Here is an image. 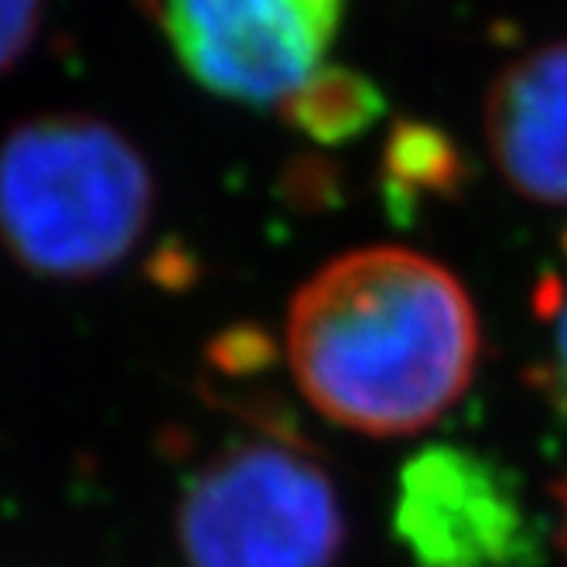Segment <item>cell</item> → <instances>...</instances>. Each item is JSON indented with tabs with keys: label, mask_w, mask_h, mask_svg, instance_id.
I'll return each instance as SVG.
<instances>
[{
	"label": "cell",
	"mask_w": 567,
	"mask_h": 567,
	"mask_svg": "<svg viewBox=\"0 0 567 567\" xmlns=\"http://www.w3.org/2000/svg\"><path fill=\"white\" fill-rule=\"evenodd\" d=\"M284 342L318 414L370 437H403L441 421L468 390L478 318L449 267L367 247L301 284Z\"/></svg>",
	"instance_id": "6da1fadb"
},
{
	"label": "cell",
	"mask_w": 567,
	"mask_h": 567,
	"mask_svg": "<svg viewBox=\"0 0 567 567\" xmlns=\"http://www.w3.org/2000/svg\"><path fill=\"white\" fill-rule=\"evenodd\" d=\"M151 213L144 154L100 116H31L0 141V243L38 277L90 280L113 270Z\"/></svg>",
	"instance_id": "7a4b0ae2"
},
{
	"label": "cell",
	"mask_w": 567,
	"mask_h": 567,
	"mask_svg": "<svg viewBox=\"0 0 567 567\" xmlns=\"http://www.w3.org/2000/svg\"><path fill=\"white\" fill-rule=\"evenodd\" d=\"M339 493L295 441H247L202 465L178 509L188 567H332Z\"/></svg>",
	"instance_id": "3957f363"
},
{
	"label": "cell",
	"mask_w": 567,
	"mask_h": 567,
	"mask_svg": "<svg viewBox=\"0 0 567 567\" xmlns=\"http://www.w3.org/2000/svg\"><path fill=\"white\" fill-rule=\"evenodd\" d=\"M393 530L417 567H540L544 560V523L516 478L458 444H427L400 468Z\"/></svg>",
	"instance_id": "277c9868"
},
{
	"label": "cell",
	"mask_w": 567,
	"mask_h": 567,
	"mask_svg": "<svg viewBox=\"0 0 567 567\" xmlns=\"http://www.w3.org/2000/svg\"><path fill=\"white\" fill-rule=\"evenodd\" d=\"M346 0H165L161 24L202 90L267 106L321 69Z\"/></svg>",
	"instance_id": "5b68a950"
},
{
	"label": "cell",
	"mask_w": 567,
	"mask_h": 567,
	"mask_svg": "<svg viewBox=\"0 0 567 567\" xmlns=\"http://www.w3.org/2000/svg\"><path fill=\"white\" fill-rule=\"evenodd\" d=\"M485 137L519 195L567 206V42L499 72L485 103Z\"/></svg>",
	"instance_id": "8992f818"
},
{
	"label": "cell",
	"mask_w": 567,
	"mask_h": 567,
	"mask_svg": "<svg viewBox=\"0 0 567 567\" xmlns=\"http://www.w3.org/2000/svg\"><path fill=\"white\" fill-rule=\"evenodd\" d=\"M468 165L462 147L424 120H400L383 144L380 188L383 206L396 223H411L424 202L458 198Z\"/></svg>",
	"instance_id": "52a82bcc"
},
{
	"label": "cell",
	"mask_w": 567,
	"mask_h": 567,
	"mask_svg": "<svg viewBox=\"0 0 567 567\" xmlns=\"http://www.w3.org/2000/svg\"><path fill=\"white\" fill-rule=\"evenodd\" d=\"M277 106L284 124L308 137L311 144L342 147L380 124L386 100L370 75L346 65H326L315 69Z\"/></svg>",
	"instance_id": "ba28073f"
},
{
	"label": "cell",
	"mask_w": 567,
	"mask_h": 567,
	"mask_svg": "<svg viewBox=\"0 0 567 567\" xmlns=\"http://www.w3.org/2000/svg\"><path fill=\"white\" fill-rule=\"evenodd\" d=\"M274 195L298 216H332L346 202V175L326 154H295L277 172Z\"/></svg>",
	"instance_id": "9c48e42d"
},
{
	"label": "cell",
	"mask_w": 567,
	"mask_h": 567,
	"mask_svg": "<svg viewBox=\"0 0 567 567\" xmlns=\"http://www.w3.org/2000/svg\"><path fill=\"white\" fill-rule=\"evenodd\" d=\"M534 311L544 326L540 386L547 400L567 417V236H564V267L540 277Z\"/></svg>",
	"instance_id": "30bf717a"
},
{
	"label": "cell",
	"mask_w": 567,
	"mask_h": 567,
	"mask_svg": "<svg viewBox=\"0 0 567 567\" xmlns=\"http://www.w3.org/2000/svg\"><path fill=\"white\" fill-rule=\"evenodd\" d=\"M209 367L226 380H250L267 373L277 362V342L267 329L254 321H239V326L223 329L209 342Z\"/></svg>",
	"instance_id": "8fae6325"
},
{
	"label": "cell",
	"mask_w": 567,
	"mask_h": 567,
	"mask_svg": "<svg viewBox=\"0 0 567 567\" xmlns=\"http://www.w3.org/2000/svg\"><path fill=\"white\" fill-rule=\"evenodd\" d=\"M45 0H0V72L14 69L42 28Z\"/></svg>",
	"instance_id": "7c38bea8"
},
{
	"label": "cell",
	"mask_w": 567,
	"mask_h": 567,
	"mask_svg": "<svg viewBox=\"0 0 567 567\" xmlns=\"http://www.w3.org/2000/svg\"><path fill=\"white\" fill-rule=\"evenodd\" d=\"M147 274L157 288L185 291L198 274V264L192 260V254L185 247H178V243H165V247H157L154 257L147 260Z\"/></svg>",
	"instance_id": "4fadbf2b"
},
{
	"label": "cell",
	"mask_w": 567,
	"mask_h": 567,
	"mask_svg": "<svg viewBox=\"0 0 567 567\" xmlns=\"http://www.w3.org/2000/svg\"><path fill=\"white\" fill-rule=\"evenodd\" d=\"M554 499H557V544L567 550V472L554 485Z\"/></svg>",
	"instance_id": "5bb4252c"
},
{
	"label": "cell",
	"mask_w": 567,
	"mask_h": 567,
	"mask_svg": "<svg viewBox=\"0 0 567 567\" xmlns=\"http://www.w3.org/2000/svg\"><path fill=\"white\" fill-rule=\"evenodd\" d=\"M134 4H137L147 18H161V11H165V0H134Z\"/></svg>",
	"instance_id": "9a60e30c"
}]
</instances>
